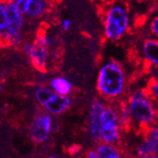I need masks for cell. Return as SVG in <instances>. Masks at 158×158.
<instances>
[{
	"label": "cell",
	"mask_w": 158,
	"mask_h": 158,
	"mask_svg": "<svg viewBox=\"0 0 158 158\" xmlns=\"http://www.w3.org/2000/svg\"><path fill=\"white\" fill-rule=\"evenodd\" d=\"M127 87V74L119 61L111 58L100 66L96 79L99 97L108 103L119 102L125 98Z\"/></svg>",
	"instance_id": "obj_1"
},
{
	"label": "cell",
	"mask_w": 158,
	"mask_h": 158,
	"mask_svg": "<svg viewBox=\"0 0 158 158\" xmlns=\"http://www.w3.org/2000/svg\"><path fill=\"white\" fill-rule=\"evenodd\" d=\"M124 101L133 128L143 132L148 127L158 123V107L147 87L135 89L125 96Z\"/></svg>",
	"instance_id": "obj_2"
},
{
	"label": "cell",
	"mask_w": 158,
	"mask_h": 158,
	"mask_svg": "<svg viewBox=\"0 0 158 158\" xmlns=\"http://www.w3.org/2000/svg\"><path fill=\"white\" fill-rule=\"evenodd\" d=\"M132 25L131 14L124 0L110 2L103 12V30L106 40L119 42L129 33Z\"/></svg>",
	"instance_id": "obj_3"
},
{
	"label": "cell",
	"mask_w": 158,
	"mask_h": 158,
	"mask_svg": "<svg viewBox=\"0 0 158 158\" xmlns=\"http://www.w3.org/2000/svg\"><path fill=\"white\" fill-rule=\"evenodd\" d=\"M123 132L124 130L120 120L118 102L107 103L104 114H103L101 142L119 146Z\"/></svg>",
	"instance_id": "obj_4"
},
{
	"label": "cell",
	"mask_w": 158,
	"mask_h": 158,
	"mask_svg": "<svg viewBox=\"0 0 158 158\" xmlns=\"http://www.w3.org/2000/svg\"><path fill=\"white\" fill-rule=\"evenodd\" d=\"M107 101L101 97L95 98L88 109L87 114V132L90 139L94 143L101 142L102 134V123H103V114L107 106Z\"/></svg>",
	"instance_id": "obj_5"
},
{
	"label": "cell",
	"mask_w": 158,
	"mask_h": 158,
	"mask_svg": "<svg viewBox=\"0 0 158 158\" xmlns=\"http://www.w3.org/2000/svg\"><path fill=\"white\" fill-rule=\"evenodd\" d=\"M28 56L35 69L40 72L47 71L51 57V49L48 45L46 34H39L33 41L31 52Z\"/></svg>",
	"instance_id": "obj_6"
},
{
	"label": "cell",
	"mask_w": 158,
	"mask_h": 158,
	"mask_svg": "<svg viewBox=\"0 0 158 158\" xmlns=\"http://www.w3.org/2000/svg\"><path fill=\"white\" fill-rule=\"evenodd\" d=\"M53 120L52 114L48 112H43L36 114L29 126L30 138L33 142L42 143L46 142L52 131Z\"/></svg>",
	"instance_id": "obj_7"
},
{
	"label": "cell",
	"mask_w": 158,
	"mask_h": 158,
	"mask_svg": "<svg viewBox=\"0 0 158 158\" xmlns=\"http://www.w3.org/2000/svg\"><path fill=\"white\" fill-rule=\"evenodd\" d=\"M143 138L136 148V154L141 158H158V123L143 132Z\"/></svg>",
	"instance_id": "obj_8"
},
{
	"label": "cell",
	"mask_w": 158,
	"mask_h": 158,
	"mask_svg": "<svg viewBox=\"0 0 158 158\" xmlns=\"http://www.w3.org/2000/svg\"><path fill=\"white\" fill-rule=\"evenodd\" d=\"M141 56L149 68L158 67V38L148 36L142 41Z\"/></svg>",
	"instance_id": "obj_9"
},
{
	"label": "cell",
	"mask_w": 158,
	"mask_h": 158,
	"mask_svg": "<svg viewBox=\"0 0 158 158\" xmlns=\"http://www.w3.org/2000/svg\"><path fill=\"white\" fill-rule=\"evenodd\" d=\"M72 105L70 95H61L54 93L52 97L43 106L45 111L52 115H59L67 112Z\"/></svg>",
	"instance_id": "obj_10"
},
{
	"label": "cell",
	"mask_w": 158,
	"mask_h": 158,
	"mask_svg": "<svg viewBox=\"0 0 158 158\" xmlns=\"http://www.w3.org/2000/svg\"><path fill=\"white\" fill-rule=\"evenodd\" d=\"M97 158H121L122 152L118 149V146L113 145L105 142L97 143V146L95 148Z\"/></svg>",
	"instance_id": "obj_11"
},
{
	"label": "cell",
	"mask_w": 158,
	"mask_h": 158,
	"mask_svg": "<svg viewBox=\"0 0 158 158\" xmlns=\"http://www.w3.org/2000/svg\"><path fill=\"white\" fill-rule=\"evenodd\" d=\"M50 87L56 93L61 95H70L74 89L71 81L63 76H57L53 78L50 81Z\"/></svg>",
	"instance_id": "obj_12"
},
{
	"label": "cell",
	"mask_w": 158,
	"mask_h": 158,
	"mask_svg": "<svg viewBox=\"0 0 158 158\" xmlns=\"http://www.w3.org/2000/svg\"><path fill=\"white\" fill-rule=\"evenodd\" d=\"M51 3L48 0H32L25 15L30 19H38L49 10Z\"/></svg>",
	"instance_id": "obj_13"
},
{
	"label": "cell",
	"mask_w": 158,
	"mask_h": 158,
	"mask_svg": "<svg viewBox=\"0 0 158 158\" xmlns=\"http://www.w3.org/2000/svg\"><path fill=\"white\" fill-rule=\"evenodd\" d=\"M54 93L56 92H54L51 87L50 88L39 87L38 89H36V91H35V98H36V100L39 104L43 107L46 103H48V101H49L54 95Z\"/></svg>",
	"instance_id": "obj_14"
},
{
	"label": "cell",
	"mask_w": 158,
	"mask_h": 158,
	"mask_svg": "<svg viewBox=\"0 0 158 158\" xmlns=\"http://www.w3.org/2000/svg\"><path fill=\"white\" fill-rule=\"evenodd\" d=\"M9 20L5 7V0H0V34H5L8 31Z\"/></svg>",
	"instance_id": "obj_15"
},
{
	"label": "cell",
	"mask_w": 158,
	"mask_h": 158,
	"mask_svg": "<svg viewBox=\"0 0 158 158\" xmlns=\"http://www.w3.org/2000/svg\"><path fill=\"white\" fill-rule=\"evenodd\" d=\"M147 89L150 93V95H152V97L153 98L158 107V78H150Z\"/></svg>",
	"instance_id": "obj_16"
},
{
	"label": "cell",
	"mask_w": 158,
	"mask_h": 158,
	"mask_svg": "<svg viewBox=\"0 0 158 158\" xmlns=\"http://www.w3.org/2000/svg\"><path fill=\"white\" fill-rule=\"evenodd\" d=\"M148 28V34L150 36L158 38V15L150 19Z\"/></svg>",
	"instance_id": "obj_17"
},
{
	"label": "cell",
	"mask_w": 158,
	"mask_h": 158,
	"mask_svg": "<svg viewBox=\"0 0 158 158\" xmlns=\"http://www.w3.org/2000/svg\"><path fill=\"white\" fill-rule=\"evenodd\" d=\"M32 0H15V3L18 10L23 14V15H25L27 10L29 8V5L31 3Z\"/></svg>",
	"instance_id": "obj_18"
},
{
	"label": "cell",
	"mask_w": 158,
	"mask_h": 158,
	"mask_svg": "<svg viewBox=\"0 0 158 158\" xmlns=\"http://www.w3.org/2000/svg\"><path fill=\"white\" fill-rule=\"evenodd\" d=\"M71 26H72V22L70 19H63L62 20V23H61V27H62V29L64 31H68V30H70L71 28Z\"/></svg>",
	"instance_id": "obj_19"
},
{
	"label": "cell",
	"mask_w": 158,
	"mask_h": 158,
	"mask_svg": "<svg viewBox=\"0 0 158 158\" xmlns=\"http://www.w3.org/2000/svg\"><path fill=\"white\" fill-rule=\"evenodd\" d=\"M31 48H32V43L25 42L23 44V51L25 54H27V56H29V53L31 52Z\"/></svg>",
	"instance_id": "obj_20"
},
{
	"label": "cell",
	"mask_w": 158,
	"mask_h": 158,
	"mask_svg": "<svg viewBox=\"0 0 158 158\" xmlns=\"http://www.w3.org/2000/svg\"><path fill=\"white\" fill-rule=\"evenodd\" d=\"M85 156L88 157V158H97V153H96L95 148L88 149L86 152V153H85Z\"/></svg>",
	"instance_id": "obj_21"
},
{
	"label": "cell",
	"mask_w": 158,
	"mask_h": 158,
	"mask_svg": "<svg viewBox=\"0 0 158 158\" xmlns=\"http://www.w3.org/2000/svg\"><path fill=\"white\" fill-rule=\"evenodd\" d=\"M48 1H49L51 4H52V3H56V2H59L60 0H48Z\"/></svg>",
	"instance_id": "obj_22"
},
{
	"label": "cell",
	"mask_w": 158,
	"mask_h": 158,
	"mask_svg": "<svg viewBox=\"0 0 158 158\" xmlns=\"http://www.w3.org/2000/svg\"><path fill=\"white\" fill-rule=\"evenodd\" d=\"M1 87H2V86H1V85H0V89H1Z\"/></svg>",
	"instance_id": "obj_23"
}]
</instances>
